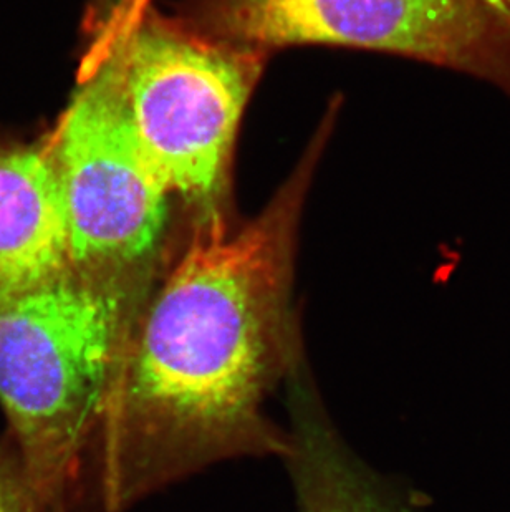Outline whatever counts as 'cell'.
I'll use <instances>...</instances> for the list:
<instances>
[{
  "label": "cell",
  "mask_w": 510,
  "mask_h": 512,
  "mask_svg": "<svg viewBox=\"0 0 510 512\" xmlns=\"http://www.w3.org/2000/svg\"><path fill=\"white\" fill-rule=\"evenodd\" d=\"M241 228L199 219L131 327L95 440L100 501L121 512L209 464L282 455L265 403L302 358L295 241L317 150Z\"/></svg>",
  "instance_id": "obj_1"
},
{
  "label": "cell",
  "mask_w": 510,
  "mask_h": 512,
  "mask_svg": "<svg viewBox=\"0 0 510 512\" xmlns=\"http://www.w3.org/2000/svg\"><path fill=\"white\" fill-rule=\"evenodd\" d=\"M156 281L70 269L0 297V403L35 512H57L95 445L111 383Z\"/></svg>",
  "instance_id": "obj_2"
},
{
  "label": "cell",
  "mask_w": 510,
  "mask_h": 512,
  "mask_svg": "<svg viewBox=\"0 0 510 512\" xmlns=\"http://www.w3.org/2000/svg\"><path fill=\"white\" fill-rule=\"evenodd\" d=\"M136 138L171 194L221 214L242 115L265 52L145 14L108 49Z\"/></svg>",
  "instance_id": "obj_3"
},
{
  "label": "cell",
  "mask_w": 510,
  "mask_h": 512,
  "mask_svg": "<svg viewBox=\"0 0 510 512\" xmlns=\"http://www.w3.org/2000/svg\"><path fill=\"white\" fill-rule=\"evenodd\" d=\"M186 24L260 52L335 45L400 55L510 95V0H191Z\"/></svg>",
  "instance_id": "obj_4"
},
{
  "label": "cell",
  "mask_w": 510,
  "mask_h": 512,
  "mask_svg": "<svg viewBox=\"0 0 510 512\" xmlns=\"http://www.w3.org/2000/svg\"><path fill=\"white\" fill-rule=\"evenodd\" d=\"M53 160L73 269L156 281L171 193L136 138L110 52L73 98Z\"/></svg>",
  "instance_id": "obj_5"
},
{
  "label": "cell",
  "mask_w": 510,
  "mask_h": 512,
  "mask_svg": "<svg viewBox=\"0 0 510 512\" xmlns=\"http://www.w3.org/2000/svg\"><path fill=\"white\" fill-rule=\"evenodd\" d=\"M72 269L67 214L53 155L0 153V297Z\"/></svg>",
  "instance_id": "obj_6"
},
{
  "label": "cell",
  "mask_w": 510,
  "mask_h": 512,
  "mask_svg": "<svg viewBox=\"0 0 510 512\" xmlns=\"http://www.w3.org/2000/svg\"><path fill=\"white\" fill-rule=\"evenodd\" d=\"M292 372L284 459L299 512H405L338 436L305 362Z\"/></svg>",
  "instance_id": "obj_7"
},
{
  "label": "cell",
  "mask_w": 510,
  "mask_h": 512,
  "mask_svg": "<svg viewBox=\"0 0 510 512\" xmlns=\"http://www.w3.org/2000/svg\"><path fill=\"white\" fill-rule=\"evenodd\" d=\"M0 512H35L24 481L14 478L0 464Z\"/></svg>",
  "instance_id": "obj_8"
},
{
  "label": "cell",
  "mask_w": 510,
  "mask_h": 512,
  "mask_svg": "<svg viewBox=\"0 0 510 512\" xmlns=\"http://www.w3.org/2000/svg\"><path fill=\"white\" fill-rule=\"evenodd\" d=\"M148 2H150V0H121V12H118L120 22L116 24L120 25L118 32L130 29L131 25L136 24V22L146 14Z\"/></svg>",
  "instance_id": "obj_9"
}]
</instances>
